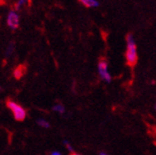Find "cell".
<instances>
[{"label":"cell","mask_w":156,"mask_h":155,"mask_svg":"<svg viewBox=\"0 0 156 155\" xmlns=\"http://www.w3.org/2000/svg\"><path fill=\"white\" fill-rule=\"evenodd\" d=\"M100 155H108V154H107L105 152H100Z\"/></svg>","instance_id":"cell-13"},{"label":"cell","mask_w":156,"mask_h":155,"mask_svg":"<svg viewBox=\"0 0 156 155\" xmlns=\"http://www.w3.org/2000/svg\"><path fill=\"white\" fill-rule=\"evenodd\" d=\"M69 155H80V154H77V153H75V152H73V153H71Z\"/></svg>","instance_id":"cell-14"},{"label":"cell","mask_w":156,"mask_h":155,"mask_svg":"<svg viewBox=\"0 0 156 155\" xmlns=\"http://www.w3.org/2000/svg\"><path fill=\"white\" fill-rule=\"evenodd\" d=\"M64 145L66 146V148L68 149V150L71 152V153H73V146H71V144H69L68 141H64Z\"/></svg>","instance_id":"cell-11"},{"label":"cell","mask_w":156,"mask_h":155,"mask_svg":"<svg viewBox=\"0 0 156 155\" xmlns=\"http://www.w3.org/2000/svg\"><path fill=\"white\" fill-rule=\"evenodd\" d=\"M29 2V0H18L16 2V5H15V8H16V10H20L21 8H23L25 5H27Z\"/></svg>","instance_id":"cell-9"},{"label":"cell","mask_w":156,"mask_h":155,"mask_svg":"<svg viewBox=\"0 0 156 155\" xmlns=\"http://www.w3.org/2000/svg\"><path fill=\"white\" fill-rule=\"evenodd\" d=\"M6 105L7 107L10 108L11 111L13 114V117L15 120L17 121H23L27 116V112L25 111L24 107H22L20 105H18L17 103H15L14 101L11 99H8L6 101Z\"/></svg>","instance_id":"cell-2"},{"label":"cell","mask_w":156,"mask_h":155,"mask_svg":"<svg viewBox=\"0 0 156 155\" xmlns=\"http://www.w3.org/2000/svg\"><path fill=\"white\" fill-rule=\"evenodd\" d=\"M98 72L103 81L110 83L112 80V76L108 72V62L106 59H100L98 63Z\"/></svg>","instance_id":"cell-3"},{"label":"cell","mask_w":156,"mask_h":155,"mask_svg":"<svg viewBox=\"0 0 156 155\" xmlns=\"http://www.w3.org/2000/svg\"><path fill=\"white\" fill-rule=\"evenodd\" d=\"M155 110H156V105H155Z\"/></svg>","instance_id":"cell-15"},{"label":"cell","mask_w":156,"mask_h":155,"mask_svg":"<svg viewBox=\"0 0 156 155\" xmlns=\"http://www.w3.org/2000/svg\"><path fill=\"white\" fill-rule=\"evenodd\" d=\"M7 24L12 30H16L19 27V15L15 11H11L8 14Z\"/></svg>","instance_id":"cell-4"},{"label":"cell","mask_w":156,"mask_h":155,"mask_svg":"<svg viewBox=\"0 0 156 155\" xmlns=\"http://www.w3.org/2000/svg\"><path fill=\"white\" fill-rule=\"evenodd\" d=\"M37 124L40 127H42V128H45V129H48V128H50V123L49 122H47L46 120H44V119H38L37 120Z\"/></svg>","instance_id":"cell-8"},{"label":"cell","mask_w":156,"mask_h":155,"mask_svg":"<svg viewBox=\"0 0 156 155\" xmlns=\"http://www.w3.org/2000/svg\"><path fill=\"white\" fill-rule=\"evenodd\" d=\"M13 49H14V44L13 43H11L9 46H8V48L6 50V52H5L6 56H10L11 54L12 53V51H13Z\"/></svg>","instance_id":"cell-10"},{"label":"cell","mask_w":156,"mask_h":155,"mask_svg":"<svg viewBox=\"0 0 156 155\" xmlns=\"http://www.w3.org/2000/svg\"><path fill=\"white\" fill-rule=\"evenodd\" d=\"M52 110H53L54 111H56V112L60 113V114H63V113L65 112V107H64L63 105H61V104H56V105H54V106L52 107Z\"/></svg>","instance_id":"cell-7"},{"label":"cell","mask_w":156,"mask_h":155,"mask_svg":"<svg viewBox=\"0 0 156 155\" xmlns=\"http://www.w3.org/2000/svg\"><path fill=\"white\" fill-rule=\"evenodd\" d=\"M13 74H14V76H15V78H17V79L21 78L22 75L24 74V69H23V67H18V68H16V69H15L14 72H13Z\"/></svg>","instance_id":"cell-6"},{"label":"cell","mask_w":156,"mask_h":155,"mask_svg":"<svg viewBox=\"0 0 156 155\" xmlns=\"http://www.w3.org/2000/svg\"><path fill=\"white\" fill-rule=\"evenodd\" d=\"M127 40V51H126V60L127 64L130 67H134L138 61L136 44L134 41L133 35L129 33L126 37Z\"/></svg>","instance_id":"cell-1"},{"label":"cell","mask_w":156,"mask_h":155,"mask_svg":"<svg viewBox=\"0 0 156 155\" xmlns=\"http://www.w3.org/2000/svg\"><path fill=\"white\" fill-rule=\"evenodd\" d=\"M80 3L88 8H96L99 6V2L97 0H79Z\"/></svg>","instance_id":"cell-5"},{"label":"cell","mask_w":156,"mask_h":155,"mask_svg":"<svg viewBox=\"0 0 156 155\" xmlns=\"http://www.w3.org/2000/svg\"><path fill=\"white\" fill-rule=\"evenodd\" d=\"M51 155H62L59 151H52L51 153Z\"/></svg>","instance_id":"cell-12"}]
</instances>
